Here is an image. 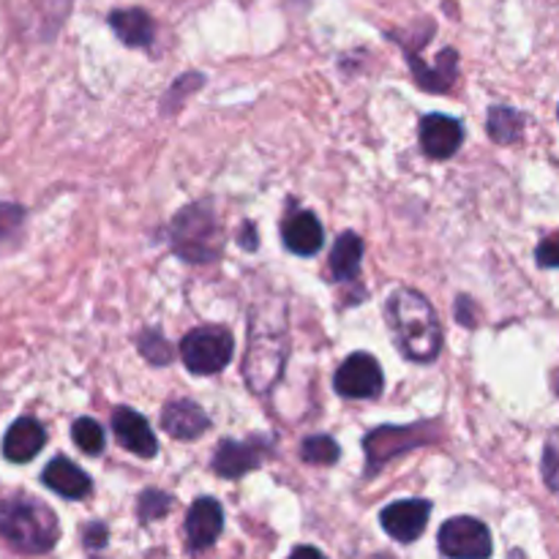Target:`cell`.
<instances>
[{
    "instance_id": "obj_12",
    "label": "cell",
    "mask_w": 559,
    "mask_h": 559,
    "mask_svg": "<svg viewBox=\"0 0 559 559\" xmlns=\"http://www.w3.org/2000/svg\"><path fill=\"white\" fill-rule=\"evenodd\" d=\"M462 123L448 118V115H429L420 123V145H424L426 156L431 158H451L462 147Z\"/></svg>"
},
{
    "instance_id": "obj_4",
    "label": "cell",
    "mask_w": 559,
    "mask_h": 559,
    "mask_svg": "<svg viewBox=\"0 0 559 559\" xmlns=\"http://www.w3.org/2000/svg\"><path fill=\"white\" fill-rule=\"evenodd\" d=\"M173 243L180 257L189 262H207L218 254L222 243V229L216 216L207 207H189L178 216L173 227Z\"/></svg>"
},
{
    "instance_id": "obj_17",
    "label": "cell",
    "mask_w": 559,
    "mask_h": 559,
    "mask_svg": "<svg viewBox=\"0 0 559 559\" xmlns=\"http://www.w3.org/2000/svg\"><path fill=\"white\" fill-rule=\"evenodd\" d=\"M162 426L167 435L178 437V440H194V437H200L211 426V418L194 402L180 399V402H173L164 407Z\"/></svg>"
},
{
    "instance_id": "obj_19",
    "label": "cell",
    "mask_w": 559,
    "mask_h": 559,
    "mask_svg": "<svg viewBox=\"0 0 559 559\" xmlns=\"http://www.w3.org/2000/svg\"><path fill=\"white\" fill-rule=\"evenodd\" d=\"M364 260V240L355 233H342L331 251V271L338 282H353Z\"/></svg>"
},
{
    "instance_id": "obj_9",
    "label": "cell",
    "mask_w": 559,
    "mask_h": 559,
    "mask_svg": "<svg viewBox=\"0 0 559 559\" xmlns=\"http://www.w3.org/2000/svg\"><path fill=\"white\" fill-rule=\"evenodd\" d=\"M431 506L426 500H399L382 511V530L399 544H413L429 524Z\"/></svg>"
},
{
    "instance_id": "obj_21",
    "label": "cell",
    "mask_w": 559,
    "mask_h": 559,
    "mask_svg": "<svg viewBox=\"0 0 559 559\" xmlns=\"http://www.w3.org/2000/svg\"><path fill=\"white\" fill-rule=\"evenodd\" d=\"M338 456H342V451H338L336 440H331V437L325 435L309 437V440H304V445H300V459H304L306 464H336Z\"/></svg>"
},
{
    "instance_id": "obj_20",
    "label": "cell",
    "mask_w": 559,
    "mask_h": 559,
    "mask_svg": "<svg viewBox=\"0 0 559 559\" xmlns=\"http://www.w3.org/2000/svg\"><path fill=\"white\" fill-rule=\"evenodd\" d=\"M524 118L511 107H491L489 112V134L495 142H516L522 136Z\"/></svg>"
},
{
    "instance_id": "obj_18",
    "label": "cell",
    "mask_w": 559,
    "mask_h": 559,
    "mask_svg": "<svg viewBox=\"0 0 559 559\" xmlns=\"http://www.w3.org/2000/svg\"><path fill=\"white\" fill-rule=\"evenodd\" d=\"M109 25H112L115 36L129 47H147L153 41V20L147 11L142 9H118L109 14Z\"/></svg>"
},
{
    "instance_id": "obj_22",
    "label": "cell",
    "mask_w": 559,
    "mask_h": 559,
    "mask_svg": "<svg viewBox=\"0 0 559 559\" xmlns=\"http://www.w3.org/2000/svg\"><path fill=\"white\" fill-rule=\"evenodd\" d=\"M71 437H74L76 448H80L82 453H91V456H96V453L104 451V429L93 418L76 420L74 429H71Z\"/></svg>"
},
{
    "instance_id": "obj_25",
    "label": "cell",
    "mask_w": 559,
    "mask_h": 559,
    "mask_svg": "<svg viewBox=\"0 0 559 559\" xmlns=\"http://www.w3.org/2000/svg\"><path fill=\"white\" fill-rule=\"evenodd\" d=\"M22 218H25V211L20 205L0 202V246L9 243V238H14L16 229L22 227Z\"/></svg>"
},
{
    "instance_id": "obj_24",
    "label": "cell",
    "mask_w": 559,
    "mask_h": 559,
    "mask_svg": "<svg viewBox=\"0 0 559 559\" xmlns=\"http://www.w3.org/2000/svg\"><path fill=\"white\" fill-rule=\"evenodd\" d=\"M544 478L549 484V489L559 495V429L549 437L544 451Z\"/></svg>"
},
{
    "instance_id": "obj_28",
    "label": "cell",
    "mask_w": 559,
    "mask_h": 559,
    "mask_svg": "<svg viewBox=\"0 0 559 559\" xmlns=\"http://www.w3.org/2000/svg\"><path fill=\"white\" fill-rule=\"evenodd\" d=\"M85 544L93 546V549H98V546L107 544V527H102V524H91L85 533Z\"/></svg>"
},
{
    "instance_id": "obj_10",
    "label": "cell",
    "mask_w": 559,
    "mask_h": 559,
    "mask_svg": "<svg viewBox=\"0 0 559 559\" xmlns=\"http://www.w3.org/2000/svg\"><path fill=\"white\" fill-rule=\"evenodd\" d=\"M224 527V511L216 500L211 497H202L194 506L189 508V516H186V538L194 551H205L216 544V538L222 535Z\"/></svg>"
},
{
    "instance_id": "obj_1",
    "label": "cell",
    "mask_w": 559,
    "mask_h": 559,
    "mask_svg": "<svg viewBox=\"0 0 559 559\" xmlns=\"http://www.w3.org/2000/svg\"><path fill=\"white\" fill-rule=\"evenodd\" d=\"M287 364V309L276 304L273 309L257 306L251 314L249 349H246L243 374L254 393H267L284 374Z\"/></svg>"
},
{
    "instance_id": "obj_23",
    "label": "cell",
    "mask_w": 559,
    "mask_h": 559,
    "mask_svg": "<svg viewBox=\"0 0 559 559\" xmlns=\"http://www.w3.org/2000/svg\"><path fill=\"white\" fill-rule=\"evenodd\" d=\"M140 349H142V355H145V358L151 360V364H156V366L169 364V358H173V349H169V344L164 342V338L158 336L156 331L142 333Z\"/></svg>"
},
{
    "instance_id": "obj_7",
    "label": "cell",
    "mask_w": 559,
    "mask_h": 559,
    "mask_svg": "<svg viewBox=\"0 0 559 559\" xmlns=\"http://www.w3.org/2000/svg\"><path fill=\"white\" fill-rule=\"evenodd\" d=\"M437 424H420V426H385V429H377L366 437V456H369L371 469L380 467L388 459L399 456V453L409 451V448H420L426 442L435 440Z\"/></svg>"
},
{
    "instance_id": "obj_14",
    "label": "cell",
    "mask_w": 559,
    "mask_h": 559,
    "mask_svg": "<svg viewBox=\"0 0 559 559\" xmlns=\"http://www.w3.org/2000/svg\"><path fill=\"white\" fill-rule=\"evenodd\" d=\"M262 453H265L262 451V440H224L222 445L216 448V453H213V469H216L222 478H240V475L260 467Z\"/></svg>"
},
{
    "instance_id": "obj_3",
    "label": "cell",
    "mask_w": 559,
    "mask_h": 559,
    "mask_svg": "<svg viewBox=\"0 0 559 559\" xmlns=\"http://www.w3.org/2000/svg\"><path fill=\"white\" fill-rule=\"evenodd\" d=\"M0 538L27 555H44L60 538L58 519L33 497H5L0 500Z\"/></svg>"
},
{
    "instance_id": "obj_2",
    "label": "cell",
    "mask_w": 559,
    "mask_h": 559,
    "mask_svg": "<svg viewBox=\"0 0 559 559\" xmlns=\"http://www.w3.org/2000/svg\"><path fill=\"white\" fill-rule=\"evenodd\" d=\"M388 322L399 349L415 364H431L442 349V328L435 309L418 289L399 287L388 298Z\"/></svg>"
},
{
    "instance_id": "obj_26",
    "label": "cell",
    "mask_w": 559,
    "mask_h": 559,
    "mask_svg": "<svg viewBox=\"0 0 559 559\" xmlns=\"http://www.w3.org/2000/svg\"><path fill=\"white\" fill-rule=\"evenodd\" d=\"M169 497L164 495V491H145V495L140 497V516L145 519V522H151V519H162L164 513L169 511Z\"/></svg>"
},
{
    "instance_id": "obj_13",
    "label": "cell",
    "mask_w": 559,
    "mask_h": 559,
    "mask_svg": "<svg viewBox=\"0 0 559 559\" xmlns=\"http://www.w3.org/2000/svg\"><path fill=\"white\" fill-rule=\"evenodd\" d=\"M47 445V431L36 418H20L9 426L3 437V456L14 464H25Z\"/></svg>"
},
{
    "instance_id": "obj_27",
    "label": "cell",
    "mask_w": 559,
    "mask_h": 559,
    "mask_svg": "<svg viewBox=\"0 0 559 559\" xmlns=\"http://www.w3.org/2000/svg\"><path fill=\"white\" fill-rule=\"evenodd\" d=\"M535 257H538V265L559 267V229L555 235H549V238H544V243L538 246Z\"/></svg>"
},
{
    "instance_id": "obj_15",
    "label": "cell",
    "mask_w": 559,
    "mask_h": 559,
    "mask_svg": "<svg viewBox=\"0 0 559 559\" xmlns=\"http://www.w3.org/2000/svg\"><path fill=\"white\" fill-rule=\"evenodd\" d=\"M282 238L287 243V249L293 254L300 257H311L322 249V240H325V233H322V224L314 213L300 211L293 213V216L284 222L282 227Z\"/></svg>"
},
{
    "instance_id": "obj_11",
    "label": "cell",
    "mask_w": 559,
    "mask_h": 559,
    "mask_svg": "<svg viewBox=\"0 0 559 559\" xmlns=\"http://www.w3.org/2000/svg\"><path fill=\"white\" fill-rule=\"evenodd\" d=\"M112 431L126 451L136 453V456H142V459L156 456V451H158L156 435L151 431V424H147L140 413H134V409H129V407L115 409Z\"/></svg>"
},
{
    "instance_id": "obj_8",
    "label": "cell",
    "mask_w": 559,
    "mask_h": 559,
    "mask_svg": "<svg viewBox=\"0 0 559 559\" xmlns=\"http://www.w3.org/2000/svg\"><path fill=\"white\" fill-rule=\"evenodd\" d=\"M382 369L377 358L366 353H355L338 366L336 371V391L347 399H374L382 391Z\"/></svg>"
},
{
    "instance_id": "obj_29",
    "label": "cell",
    "mask_w": 559,
    "mask_h": 559,
    "mask_svg": "<svg viewBox=\"0 0 559 559\" xmlns=\"http://www.w3.org/2000/svg\"><path fill=\"white\" fill-rule=\"evenodd\" d=\"M289 559H325L320 549H314V546H300V549H295Z\"/></svg>"
},
{
    "instance_id": "obj_5",
    "label": "cell",
    "mask_w": 559,
    "mask_h": 559,
    "mask_svg": "<svg viewBox=\"0 0 559 559\" xmlns=\"http://www.w3.org/2000/svg\"><path fill=\"white\" fill-rule=\"evenodd\" d=\"M235 338L227 328L205 325L180 342V358L191 374H216L233 360Z\"/></svg>"
},
{
    "instance_id": "obj_30",
    "label": "cell",
    "mask_w": 559,
    "mask_h": 559,
    "mask_svg": "<svg viewBox=\"0 0 559 559\" xmlns=\"http://www.w3.org/2000/svg\"><path fill=\"white\" fill-rule=\"evenodd\" d=\"M380 559H382V557H380Z\"/></svg>"
},
{
    "instance_id": "obj_6",
    "label": "cell",
    "mask_w": 559,
    "mask_h": 559,
    "mask_svg": "<svg viewBox=\"0 0 559 559\" xmlns=\"http://www.w3.org/2000/svg\"><path fill=\"white\" fill-rule=\"evenodd\" d=\"M440 549L451 559H489L491 533L484 522L473 516H456L442 524Z\"/></svg>"
},
{
    "instance_id": "obj_16",
    "label": "cell",
    "mask_w": 559,
    "mask_h": 559,
    "mask_svg": "<svg viewBox=\"0 0 559 559\" xmlns=\"http://www.w3.org/2000/svg\"><path fill=\"white\" fill-rule=\"evenodd\" d=\"M41 480L47 489H52L55 495L66 497V500H82V497L91 495V489H93L91 478H87V475L82 473L74 462H69V459H63V456L52 459V462L44 467Z\"/></svg>"
}]
</instances>
